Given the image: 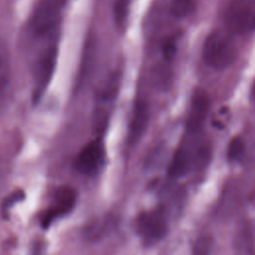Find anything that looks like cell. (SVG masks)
<instances>
[{
  "instance_id": "e0dca14e",
  "label": "cell",
  "mask_w": 255,
  "mask_h": 255,
  "mask_svg": "<svg viewBox=\"0 0 255 255\" xmlns=\"http://www.w3.org/2000/svg\"><path fill=\"white\" fill-rule=\"evenodd\" d=\"M251 97H252V100L255 101V82H254L252 90H251Z\"/></svg>"
},
{
  "instance_id": "7c38bea8",
  "label": "cell",
  "mask_w": 255,
  "mask_h": 255,
  "mask_svg": "<svg viewBox=\"0 0 255 255\" xmlns=\"http://www.w3.org/2000/svg\"><path fill=\"white\" fill-rule=\"evenodd\" d=\"M10 79V65L4 49L0 48V96L5 92Z\"/></svg>"
},
{
  "instance_id": "5bb4252c",
  "label": "cell",
  "mask_w": 255,
  "mask_h": 255,
  "mask_svg": "<svg viewBox=\"0 0 255 255\" xmlns=\"http://www.w3.org/2000/svg\"><path fill=\"white\" fill-rule=\"evenodd\" d=\"M244 150H245V144L243 139L239 136L233 137L228 144L227 157L231 161L239 160L243 156Z\"/></svg>"
},
{
  "instance_id": "8fae6325",
  "label": "cell",
  "mask_w": 255,
  "mask_h": 255,
  "mask_svg": "<svg viewBox=\"0 0 255 255\" xmlns=\"http://www.w3.org/2000/svg\"><path fill=\"white\" fill-rule=\"evenodd\" d=\"M195 3L196 0H169L170 12L175 17H184L192 10Z\"/></svg>"
},
{
  "instance_id": "2e32d148",
  "label": "cell",
  "mask_w": 255,
  "mask_h": 255,
  "mask_svg": "<svg viewBox=\"0 0 255 255\" xmlns=\"http://www.w3.org/2000/svg\"><path fill=\"white\" fill-rule=\"evenodd\" d=\"M174 51H175V48H174V43L172 41H169L163 47V54L167 59H169L173 55Z\"/></svg>"
},
{
  "instance_id": "4fadbf2b",
  "label": "cell",
  "mask_w": 255,
  "mask_h": 255,
  "mask_svg": "<svg viewBox=\"0 0 255 255\" xmlns=\"http://www.w3.org/2000/svg\"><path fill=\"white\" fill-rule=\"evenodd\" d=\"M128 0H117L115 3V21L119 28L123 29L126 27L128 14Z\"/></svg>"
},
{
  "instance_id": "6da1fadb",
  "label": "cell",
  "mask_w": 255,
  "mask_h": 255,
  "mask_svg": "<svg viewBox=\"0 0 255 255\" xmlns=\"http://www.w3.org/2000/svg\"><path fill=\"white\" fill-rule=\"evenodd\" d=\"M232 38L223 31H214L205 40L202 49L204 62L214 69H225L236 59Z\"/></svg>"
},
{
  "instance_id": "9a60e30c",
  "label": "cell",
  "mask_w": 255,
  "mask_h": 255,
  "mask_svg": "<svg viewBox=\"0 0 255 255\" xmlns=\"http://www.w3.org/2000/svg\"><path fill=\"white\" fill-rule=\"evenodd\" d=\"M211 248V239L208 237L199 238L194 246L193 255H207Z\"/></svg>"
},
{
  "instance_id": "8992f818",
  "label": "cell",
  "mask_w": 255,
  "mask_h": 255,
  "mask_svg": "<svg viewBox=\"0 0 255 255\" xmlns=\"http://www.w3.org/2000/svg\"><path fill=\"white\" fill-rule=\"evenodd\" d=\"M105 161V148L100 139L87 143L79 152L76 159V168L85 175L97 173Z\"/></svg>"
},
{
  "instance_id": "7a4b0ae2",
  "label": "cell",
  "mask_w": 255,
  "mask_h": 255,
  "mask_svg": "<svg viewBox=\"0 0 255 255\" xmlns=\"http://www.w3.org/2000/svg\"><path fill=\"white\" fill-rule=\"evenodd\" d=\"M229 32L239 35L255 31V0H232L224 13Z\"/></svg>"
},
{
  "instance_id": "3957f363",
  "label": "cell",
  "mask_w": 255,
  "mask_h": 255,
  "mask_svg": "<svg viewBox=\"0 0 255 255\" xmlns=\"http://www.w3.org/2000/svg\"><path fill=\"white\" fill-rule=\"evenodd\" d=\"M167 230V215L162 208L145 210L136 217L135 231L147 245L160 241L166 235Z\"/></svg>"
},
{
  "instance_id": "5b68a950",
  "label": "cell",
  "mask_w": 255,
  "mask_h": 255,
  "mask_svg": "<svg viewBox=\"0 0 255 255\" xmlns=\"http://www.w3.org/2000/svg\"><path fill=\"white\" fill-rule=\"evenodd\" d=\"M77 200L76 191L70 186L58 188L52 198L51 203L41 215L43 227H48L57 219L67 215L74 208Z\"/></svg>"
},
{
  "instance_id": "ba28073f",
  "label": "cell",
  "mask_w": 255,
  "mask_h": 255,
  "mask_svg": "<svg viewBox=\"0 0 255 255\" xmlns=\"http://www.w3.org/2000/svg\"><path fill=\"white\" fill-rule=\"evenodd\" d=\"M209 99L207 95L201 91H195L192 98L190 109L187 115L186 128L188 131L195 132L203 125L209 112Z\"/></svg>"
},
{
  "instance_id": "277c9868",
  "label": "cell",
  "mask_w": 255,
  "mask_h": 255,
  "mask_svg": "<svg viewBox=\"0 0 255 255\" xmlns=\"http://www.w3.org/2000/svg\"><path fill=\"white\" fill-rule=\"evenodd\" d=\"M67 0H39L31 18V26L38 35L52 32L60 23Z\"/></svg>"
},
{
  "instance_id": "52a82bcc",
  "label": "cell",
  "mask_w": 255,
  "mask_h": 255,
  "mask_svg": "<svg viewBox=\"0 0 255 255\" xmlns=\"http://www.w3.org/2000/svg\"><path fill=\"white\" fill-rule=\"evenodd\" d=\"M57 58H58L57 47H50L45 51V53L39 59L36 65V73H35V90H34V97H33L35 101H38L41 98L43 92L49 85L56 67Z\"/></svg>"
},
{
  "instance_id": "30bf717a",
  "label": "cell",
  "mask_w": 255,
  "mask_h": 255,
  "mask_svg": "<svg viewBox=\"0 0 255 255\" xmlns=\"http://www.w3.org/2000/svg\"><path fill=\"white\" fill-rule=\"evenodd\" d=\"M195 156L185 146H180L174 152L168 166V174L172 177H179L186 174L192 168Z\"/></svg>"
},
{
  "instance_id": "9c48e42d",
  "label": "cell",
  "mask_w": 255,
  "mask_h": 255,
  "mask_svg": "<svg viewBox=\"0 0 255 255\" xmlns=\"http://www.w3.org/2000/svg\"><path fill=\"white\" fill-rule=\"evenodd\" d=\"M148 123V108L147 105L138 101L132 111L129 128H128V139L131 143L137 141L146 129Z\"/></svg>"
}]
</instances>
